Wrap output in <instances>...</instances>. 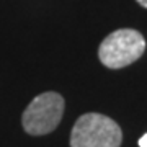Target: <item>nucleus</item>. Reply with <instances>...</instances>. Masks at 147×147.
<instances>
[{
  "label": "nucleus",
  "instance_id": "4",
  "mask_svg": "<svg viewBox=\"0 0 147 147\" xmlns=\"http://www.w3.org/2000/svg\"><path fill=\"white\" fill-rule=\"evenodd\" d=\"M139 147H147V132L139 139Z\"/></svg>",
  "mask_w": 147,
  "mask_h": 147
},
{
  "label": "nucleus",
  "instance_id": "5",
  "mask_svg": "<svg viewBox=\"0 0 147 147\" xmlns=\"http://www.w3.org/2000/svg\"><path fill=\"white\" fill-rule=\"evenodd\" d=\"M137 3L141 7H144V8H147V0H137Z\"/></svg>",
  "mask_w": 147,
  "mask_h": 147
},
{
  "label": "nucleus",
  "instance_id": "2",
  "mask_svg": "<svg viewBox=\"0 0 147 147\" xmlns=\"http://www.w3.org/2000/svg\"><path fill=\"white\" fill-rule=\"evenodd\" d=\"M146 51V39L139 31L121 28L110 33L98 47L100 62L108 69H123L136 62Z\"/></svg>",
  "mask_w": 147,
  "mask_h": 147
},
{
  "label": "nucleus",
  "instance_id": "1",
  "mask_svg": "<svg viewBox=\"0 0 147 147\" xmlns=\"http://www.w3.org/2000/svg\"><path fill=\"white\" fill-rule=\"evenodd\" d=\"M121 142L119 124L101 113L82 115L70 132V147H121Z\"/></svg>",
  "mask_w": 147,
  "mask_h": 147
},
{
  "label": "nucleus",
  "instance_id": "3",
  "mask_svg": "<svg viewBox=\"0 0 147 147\" xmlns=\"http://www.w3.org/2000/svg\"><path fill=\"white\" fill-rule=\"evenodd\" d=\"M65 101L56 92H44L31 100L21 116V124L30 136H44L53 132L62 119Z\"/></svg>",
  "mask_w": 147,
  "mask_h": 147
}]
</instances>
